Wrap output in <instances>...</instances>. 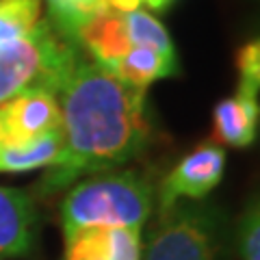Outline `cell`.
Returning a JSON list of instances; mask_svg holds the SVG:
<instances>
[{"label":"cell","instance_id":"cell-9","mask_svg":"<svg viewBox=\"0 0 260 260\" xmlns=\"http://www.w3.org/2000/svg\"><path fill=\"white\" fill-rule=\"evenodd\" d=\"M39 219L28 193L0 186V256L22 258L37 247Z\"/></svg>","mask_w":260,"mask_h":260},{"label":"cell","instance_id":"cell-11","mask_svg":"<svg viewBox=\"0 0 260 260\" xmlns=\"http://www.w3.org/2000/svg\"><path fill=\"white\" fill-rule=\"evenodd\" d=\"M109 72L137 89H148L160 78H172L180 74V61L178 56L160 54L152 48L133 46L113 68H109Z\"/></svg>","mask_w":260,"mask_h":260},{"label":"cell","instance_id":"cell-2","mask_svg":"<svg viewBox=\"0 0 260 260\" xmlns=\"http://www.w3.org/2000/svg\"><path fill=\"white\" fill-rule=\"evenodd\" d=\"M156 189L139 172H100L70 186L61 204L63 234L83 228H143Z\"/></svg>","mask_w":260,"mask_h":260},{"label":"cell","instance_id":"cell-8","mask_svg":"<svg viewBox=\"0 0 260 260\" xmlns=\"http://www.w3.org/2000/svg\"><path fill=\"white\" fill-rule=\"evenodd\" d=\"M70 39L107 70L133 48L126 26V11L119 9H104L87 18L70 32Z\"/></svg>","mask_w":260,"mask_h":260},{"label":"cell","instance_id":"cell-7","mask_svg":"<svg viewBox=\"0 0 260 260\" xmlns=\"http://www.w3.org/2000/svg\"><path fill=\"white\" fill-rule=\"evenodd\" d=\"M141 228H83L65 234V260H141Z\"/></svg>","mask_w":260,"mask_h":260},{"label":"cell","instance_id":"cell-14","mask_svg":"<svg viewBox=\"0 0 260 260\" xmlns=\"http://www.w3.org/2000/svg\"><path fill=\"white\" fill-rule=\"evenodd\" d=\"M42 22V0H0V44L26 35Z\"/></svg>","mask_w":260,"mask_h":260},{"label":"cell","instance_id":"cell-10","mask_svg":"<svg viewBox=\"0 0 260 260\" xmlns=\"http://www.w3.org/2000/svg\"><path fill=\"white\" fill-rule=\"evenodd\" d=\"M260 128V93L237 87V93L217 102L213 111V139L223 148H247Z\"/></svg>","mask_w":260,"mask_h":260},{"label":"cell","instance_id":"cell-15","mask_svg":"<svg viewBox=\"0 0 260 260\" xmlns=\"http://www.w3.org/2000/svg\"><path fill=\"white\" fill-rule=\"evenodd\" d=\"M48 5H50L52 24L68 37L80 22L104 9H111L104 0H48Z\"/></svg>","mask_w":260,"mask_h":260},{"label":"cell","instance_id":"cell-3","mask_svg":"<svg viewBox=\"0 0 260 260\" xmlns=\"http://www.w3.org/2000/svg\"><path fill=\"white\" fill-rule=\"evenodd\" d=\"M80 52V46L48 20L26 35L0 44V104L32 89L56 95Z\"/></svg>","mask_w":260,"mask_h":260},{"label":"cell","instance_id":"cell-17","mask_svg":"<svg viewBox=\"0 0 260 260\" xmlns=\"http://www.w3.org/2000/svg\"><path fill=\"white\" fill-rule=\"evenodd\" d=\"M239 87L260 93V37L249 39L237 52Z\"/></svg>","mask_w":260,"mask_h":260},{"label":"cell","instance_id":"cell-13","mask_svg":"<svg viewBox=\"0 0 260 260\" xmlns=\"http://www.w3.org/2000/svg\"><path fill=\"white\" fill-rule=\"evenodd\" d=\"M126 26H128V37L133 46L152 48V50H156L160 54L178 56L167 28L150 11L141 9V7H137L133 11H126Z\"/></svg>","mask_w":260,"mask_h":260},{"label":"cell","instance_id":"cell-1","mask_svg":"<svg viewBox=\"0 0 260 260\" xmlns=\"http://www.w3.org/2000/svg\"><path fill=\"white\" fill-rule=\"evenodd\" d=\"M63 150L37 184L52 195L87 176L113 172L137 158L150 139L145 89L119 80L104 65L80 52L56 89Z\"/></svg>","mask_w":260,"mask_h":260},{"label":"cell","instance_id":"cell-6","mask_svg":"<svg viewBox=\"0 0 260 260\" xmlns=\"http://www.w3.org/2000/svg\"><path fill=\"white\" fill-rule=\"evenodd\" d=\"M3 143H26L61 128L59 100L48 89H32L0 104Z\"/></svg>","mask_w":260,"mask_h":260},{"label":"cell","instance_id":"cell-4","mask_svg":"<svg viewBox=\"0 0 260 260\" xmlns=\"http://www.w3.org/2000/svg\"><path fill=\"white\" fill-rule=\"evenodd\" d=\"M225 241L221 208L206 200H182L158 210L141 260H223Z\"/></svg>","mask_w":260,"mask_h":260},{"label":"cell","instance_id":"cell-16","mask_svg":"<svg viewBox=\"0 0 260 260\" xmlns=\"http://www.w3.org/2000/svg\"><path fill=\"white\" fill-rule=\"evenodd\" d=\"M237 251L241 260H260V195L247 202L237 223Z\"/></svg>","mask_w":260,"mask_h":260},{"label":"cell","instance_id":"cell-19","mask_svg":"<svg viewBox=\"0 0 260 260\" xmlns=\"http://www.w3.org/2000/svg\"><path fill=\"white\" fill-rule=\"evenodd\" d=\"M5 141V133H3V124H0V143Z\"/></svg>","mask_w":260,"mask_h":260},{"label":"cell","instance_id":"cell-18","mask_svg":"<svg viewBox=\"0 0 260 260\" xmlns=\"http://www.w3.org/2000/svg\"><path fill=\"white\" fill-rule=\"evenodd\" d=\"M135 3L139 5V7L145 5V7H148V9H152V11H165L167 7L174 3V0H135Z\"/></svg>","mask_w":260,"mask_h":260},{"label":"cell","instance_id":"cell-12","mask_svg":"<svg viewBox=\"0 0 260 260\" xmlns=\"http://www.w3.org/2000/svg\"><path fill=\"white\" fill-rule=\"evenodd\" d=\"M63 150V128L26 143H0V172H32L52 167Z\"/></svg>","mask_w":260,"mask_h":260},{"label":"cell","instance_id":"cell-5","mask_svg":"<svg viewBox=\"0 0 260 260\" xmlns=\"http://www.w3.org/2000/svg\"><path fill=\"white\" fill-rule=\"evenodd\" d=\"M225 172V150L219 143H202L176 162L156 191L158 210L176 202H200L221 182Z\"/></svg>","mask_w":260,"mask_h":260}]
</instances>
